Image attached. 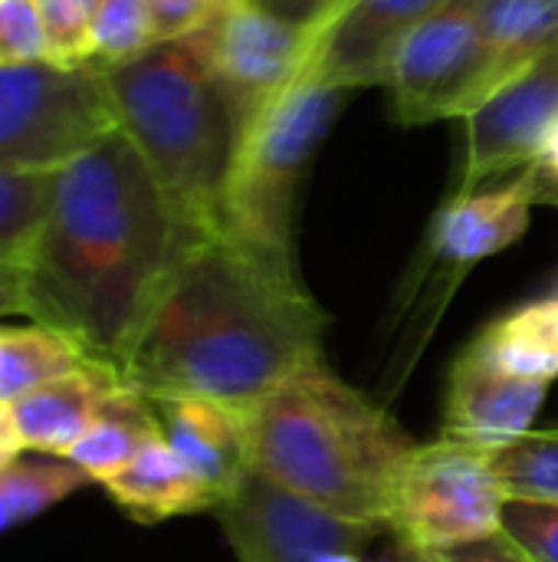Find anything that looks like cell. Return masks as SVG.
Returning a JSON list of instances; mask_svg holds the SVG:
<instances>
[{
  "mask_svg": "<svg viewBox=\"0 0 558 562\" xmlns=\"http://www.w3.org/2000/svg\"><path fill=\"white\" fill-rule=\"evenodd\" d=\"M197 237L115 128L56 171L49 211L20 267L23 316L122 372L148 306Z\"/></svg>",
  "mask_w": 558,
  "mask_h": 562,
  "instance_id": "cell-1",
  "label": "cell"
},
{
  "mask_svg": "<svg viewBox=\"0 0 558 562\" xmlns=\"http://www.w3.org/2000/svg\"><path fill=\"white\" fill-rule=\"evenodd\" d=\"M326 313L224 234L197 237L148 306L122 379L145 398H210L250 412L322 356Z\"/></svg>",
  "mask_w": 558,
  "mask_h": 562,
  "instance_id": "cell-2",
  "label": "cell"
},
{
  "mask_svg": "<svg viewBox=\"0 0 558 562\" xmlns=\"http://www.w3.org/2000/svg\"><path fill=\"white\" fill-rule=\"evenodd\" d=\"M250 471L289 497L388 530L398 474L418 441L385 405L309 362L247 412Z\"/></svg>",
  "mask_w": 558,
  "mask_h": 562,
  "instance_id": "cell-3",
  "label": "cell"
},
{
  "mask_svg": "<svg viewBox=\"0 0 558 562\" xmlns=\"http://www.w3.org/2000/svg\"><path fill=\"white\" fill-rule=\"evenodd\" d=\"M102 72L118 128L135 142L181 221L217 234L234 132L197 33L155 43L145 56Z\"/></svg>",
  "mask_w": 558,
  "mask_h": 562,
  "instance_id": "cell-4",
  "label": "cell"
},
{
  "mask_svg": "<svg viewBox=\"0 0 558 562\" xmlns=\"http://www.w3.org/2000/svg\"><path fill=\"white\" fill-rule=\"evenodd\" d=\"M352 89L303 76L296 89L257 122L230 155L217 234L280 277L299 280L296 204L303 181Z\"/></svg>",
  "mask_w": 558,
  "mask_h": 562,
  "instance_id": "cell-5",
  "label": "cell"
},
{
  "mask_svg": "<svg viewBox=\"0 0 558 562\" xmlns=\"http://www.w3.org/2000/svg\"><path fill=\"white\" fill-rule=\"evenodd\" d=\"M115 128L99 63L0 66V171H59Z\"/></svg>",
  "mask_w": 558,
  "mask_h": 562,
  "instance_id": "cell-6",
  "label": "cell"
},
{
  "mask_svg": "<svg viewBox=\"0 0 558 562\" xmlns=\"http://www.w3.org/2000/svg\"><path fill=\"white\" fill-rule=\"evenodd\" d=\"M197 40L237 145L309 72L319 30L273 13L260 0H227L197 30Z\"/></svg>",
  "mask_w": 558,
  "mask_h": 562,
  "instance_id": "cell-7",
  "label": "cell"
},
{
  "mask_svg": "<svg viewBox=\"0 0 558 562\" xmlns=\"http://www.w3.org/2000/svg\"><path fill=\"white\" fill-rule=\"evenodd\" d=\"M503 504L506 497L497 484L490 451L437 438L418 445L405 461L388 510V530L424 553H447L500 533Z\"/></svg>",
  "mask_w": 558,
  "mask_h": 562,
  "instance_id": "cell-8",
  "label": "cell"
},
{
  "mask_svg": "<svg viewBox=\"0 0 558 562\" xmlns=\"http://www.w3.org/2000/svg\"><path fill=\"white\" fill-rule=\"evenodd\" d=\"M493 0H444L388 66L385 89L401 125L467 119L480 59L487 10Z\"/></svg>",
  "mask_w": 558,
  "mask_h": 562,
  "instance_id": "cell-9",
  "label": "cell"
},
{
  "mask_svg": "<svg viewBox=\"0 0 558 562\" xmlns=\"http://www.w3.org/2000/svg\"><path fill=\"white\" fill-rule=\"evenodd\" d=\"M237 562H378L368 547L378 530L329 517L250 471L214 510Z\"/></svg>",
  "mask_w": 558,
  "mask_h": 562,
  "instance_id": "cell-10",
  "label": "cell"
},
{
  "mask_svg": "<svg viewBox=\"0 0 558 562\" xmlns=\"http://www.w3.org/2000/svg\"><path fill=\"white\" fill-rule=\"evenodd\" d=\"M556 119L558 49H553L464 119V165L454 194L480 191L500 175H520L536 161L539 142Z\"/></svg>",
  "mask_w": 558,
  "mask_h": 562,
  "instance_id": "cell-11",
  "label": "cell"
},
{
  "mask_svg": "<svg viewBox=\"0 0 558 562\" xmlns=\"http://www.w3.org/2000/svg\"><path fill=\"white\" fill-rule=\"evenodd\" d=\"M444 0H345L319 30L309 76L352 92L382 86L408 36Z\"/></svg>",
  "mask_w": 558,
  "mask_h": 562,
  "instance_id": "cell-12",
  "label": "cell"
},
{
  "mask_svg": "<svg viewBox=\"0 0 558 562\" xmlns=\"http://www.w3.org/2000/svg\"><path fill=\"white\" fill-rule=\"evenodd\" d=\"M533 221V201L520 178L503 188L451 194L428 231V270L437 277L441 300L447 303L457 283L480 260L513 247Z\"/></svg>",
  "mask_w": 558,
  "mask_h": 562,
  "instance_id": "cell-13",
  "label": "cell"
},
{
  "mask_svg": "<svg viewBox=\"0 0 558 562\" xmlns=\"http://www.w3.org/2000/svg\"><path fill=\"white\" fill-rule=\"evenodd\" d=\"M546 395V382L510 375L483 359L474 346H467L451 366L441 438L497 451L533 431Z\"/></svg>",
  "mask_w": 558,
  "mask_h": 562,
  "instance_id": "cell-14",
  "label": "cell"
},
{
  "mask_svg": "<svg viewBox=\"0 0 558 562\" xmlns=\"http://www.w3.org/2000/svg\"><path fill=\"white\" fill-rule=\"evenodd\" d=\"M161 438L171 451L204 481L217 497V507L250 474V435L247 412L210 398H148Z\"/></svg>",
  "mask_w": 558,
  "mask_h": 562,
  "instance_id": "cell-15",
  "label": "cell"
},
{
  "mask_svg": "<svg viewBox=\"0 0 558 562\" xmlns=\"http://www.w3.org/2000/svg\"><path fill=\"white\" fill-rule=\"evenodd\" d=\"M125 385L122 372L109 362L89 359L69 375H59L13 402L16 428L26 454L66 458L69 448L95 425L112 395Z\"/></svg>",
  "mask_w": 558,
  "mask_h": 562,
  "instance_id": "cell-16",
  "label": "cell"
},
{
  "mask_svg": "<svg viewBox=\"0 0 558 562\" xmlns=\"http://www.w3.org/2000/svg\"><path fill=\"white\" fill-rule=\"evenodd\" d=\"M112 504L138 524H161L191 514H214L217 497L204 481L171 451L164 438H155L138 458L115 477L99 484Z\"/></svg>",
  "mask_w": 558,
  "mask_h": 562,
  "instance_id": "cell-17",
  "label": "cell"
},
{
  "mask_svg": "<svg viewBox=\"0 0 558 562\" xmlns=\"http://www.w3.org/2000/svg\"><path fill=\"white\" fill-rule=\"evenodd\" d=\"M553 49H558V0H493L487 10L483 59L470 112Z\"/></svg>",
  "mask_w": 558,
  "mask_h": 562,
  "instance_id": "cell-18",
  "label": "cell"
},
{
  "mask_svg": "<svg viewBox=\"0 0 558 562\" xmlns=\"http://www.w3.org/2000/svg\"><path fill=\"white\" fill-rule=\"evenodd\" d=\"M155 438H161V425L151 402L125 382L95 418V425L69 448L66 461L76 464L92 484H105Z\"/></svg>",
  "mask_w": 558,
  "mask_h": 562,
  "instance_id": "cell-19",
  "label": "cell"
},
{
  "mask_svg": "<svg viewBox=\"0 0 558 562\" xmlns=\"http://www.w3.org/2000/svg\"><path fill=\"white\" fill-rule=\"evenodd\" d=\"M470 346L510 375L553 385L558 379L556 296L510 310L506 316L493 319Z\"/></svg>",
  "mask_w": 558,
  "mask_h": 562,
  "instance_id": "cell-20",
  "label": "cell"
},
{
  "mask_svg": "<svg viewBox=\"0 0 558 562\" xmlns=\"http://www.w3.org/2000/svg\"><path fill=\"white\" fill-rule=\"evenodd\" d=\"M92 356L72 342L69 336L30 323V326H3L0 333V398L16 402L33 389L76 372Z\"/></svg>",
  "mask_w": 558,
  "mask_h": 562,
  "instance_id": "cell-21",
  "label": "cell"
},
{
  "mask_svg": "<svg viewBox=\"0 0 558 562\" xmlns=\"http://www.w3.org/2000/svg\"><path fill=\"white\" fill-rule=\"evenodd\" d=\"M89 484L92 481L66 458H20L7 471H0V501L10 514V524L23 527Z\"/></svg>",
  "mask_w": 558,
  "mask_h": 562,
  "instance_id": "cell-22",
  "label": "cell"
},
{
  "mask_svg": "<svg viewBox=\"0 0 558 562\" xmlns=\"http://www.w3.org/2000/svg\"><path fill=\"white\" fill-rule=\"evenodd\" d=\"M490 464L506 501L558 504V425L490 451Z\"/></svg>",
  "mask_w": 558,
  "mask_h": 562,
  "instance_id": "cell-23",
  "label": "cell"
},
{
  "mask_svg": "<svg viewBox=\"0 0 558 562\" xmlns=\"http://www.w3.org/2000/svg\"><path fill=\"white\" fill-rule=\"evenodd\" d=\"M56 171H0V267H23L49 211Z\"/></svg>",
  "mask_w": 558,
  "mask_h": 562,
  "instance_id": "cell-24",
  "label": "cell"
},
{
  "mask_svg": "<svg viewBox=\"0 0 558 562\" xmlns=\"http://www.w3.org/2000/svg\"><path fill=\"white\" fill-rule=\"evenodd\" d=\"M46 63L72 69L95 63V0H33Z\"/></svg>",
  "mask_w": 558,
  "mask_h": 562,
  "instance_id": "cell-25",
  "label": "cell"
},
{
  "mask_svg": "<svg viewBox=\"0 0 558 562\" xmlns=\"http://www.w3.org/2000/svg\"><path fill=\"white\" fill-rule=\"evenodd\" d=\"M158 43L145 0H95V63L122 66Z\"/></svg>",
  "mask_w": 558,
  "mask_h": 562,
  "instance_id": "cell-26",
  "label": "cell"
},
{
  "mask_svg": "<svg viewBox=\"0 0 558 562\" xmlns=\"http://www.w3.org/2000/svg\"><path fill=\"white\" fill-rule=\"evenodd\" d=\"M500 530L533 562H558V504L506 501Z\"/></svg>",
  "mask_w": 558,
  "mask_h": 562,
  "instance_id": "cell-27",
  "label": "cell"
},
{
  "mask_svg": "<svg viewBox=\"0 0 558 562\" xmlns=\"http://www.w3.org/2000/svg\"><path fill=\"white\" fill-rule=\"evenodd\" d=\"M46 63V40L33 0H0V66Z\"/></svg>",
  "mask_w": 558,
  "mask_h": 562,
  "instance_id": "cell-28",
  "label": "cell"
},
{
  "mask_svg": "<svg viewBox=\"0 0 558 562\" xmlns=\"http://www.w3.org/2000/svg\"><path fill=\"white\" fill-rule=\"evenodd\" d=\"M158 43L181 40L207 26L227 0H145Z\"/></svg>",
  "mask_w": 558,
  "mask_h": 562,
  "instance_id": "cell-29",
  "label": "cell"
},
{
  "mask_svg": "<svg viewBox=\"0 0 558 562\" xmlns=\"http://www.w3.org/2000/svg\"><path fill=\"white\" fill-rule=\"evenodd\" d=\"M441 562H533L503 530L487 537V540H477V543H464V547H454L447 553H437Z\"/></svg>",
  "mask_w": 558,
  "mask_h": 562,
  "instance_id": "cell-30",
  "label": "cell"
},
{
  "mask_svg": "<svg viewBox=\"0 0 558 562\" xmlns=\"http://www.w3.org/2000/svg\"><path fill=\"white\" fill-rule=\"evenodd\" d=\"M260 3L309 30H322L345 7V0H260Z\"/></svg>",
  "mask_w": 558,
  "mask_h": 562,
  "instance_id": "cell-31",
  "label": "cell"
},
{
  "mask_svg": "<svg viewBox=\"0 0 558 562\" xmlns=\"http://www.w3.org/2000/svg\"><path fill=\"white\" fill-rule=\"evenodd\" d=\"M26 454V445L20 438V428H16V415H13V405L0 398V471H7L13 461H20Z\"/></svg>",
  "mask_w": 558,
  "mask_h": 562,
  "instance_id": "cell-32",
  "label": "cell"
},
{
  "mask_svg": "<svg viewBox=\"0 0 558 562\" xmlns=\"http://www.w3.org/2000/svg\"><path fill=\"white\" fill-rule=\"evenodd\" d=\"M23 270L20 267H0V319L3 316H23Z\"/></svg>",
  "mask_w": 558,
  "mask_h": 562,
  "instance_id": "cell-33",
  "label": "cell"
},
{
  "mask_svg": "<svg viewBox=\"0 0 558 562\" xmlns=\"http://www.w3.org/2000/svg\"><path fill=\"white\" fill-rule=\"evenodd\" d=\"M526 168H533L536 178H543V181L558 188V119L546 128V135L539 142V151H536V161L526 165Z\"/></svg>",
  "mask_w": 558,
  "mask_h": 562,
  "instance_id": "cell-34",
  "label": "cell"
},
{
  "mask_svg": "<svg viewBox=\"0 0 558 562\" xmlns=\"http://www.w3.org/2000/svg\"><path fill=\"white\" fill-rule=\"evenodd\" d=\"M516 178H520L523 191L529 194L533 207H536V204H543V207H558V188L556 184H549V181H543V178H536L533 168H523Z\"/></svg>",
  "mask_w": 558,
  "mask_h": 562,
  "instance_id": "cell-35",
  "label": "cell"
},
{
  "mask_svg": "<svg viewBox=\"0 0 558 562\" xmlns=\"http://www.w3.org/2000/svg\"><path fill=\"white\" fill-rule=\"evenodd\" d=\"M378 562H441V560H437V553H424V550H418V547H411V543H405V540L391 537L388 550L378 557Z\"/></svg>",
  "mask_w": 558,
  "mask_h": 562,
  "instance_id": "cell-36",
  "label": "cell"
},
{
  "mask_svg": "<svg viewBox=\"0 0 558 562\" xmlns=\"http://www.w3.org/2000/svg\"><path fill=\"white\" fill-rule=\"evenodd\" d=\"M7 530H13V524H10V514H7V507H3V501H0V537H3Z\"/></svg>",
  "mask_w": 558,
  "mask_h": 562,
  "instance_id": "cell-37",
  "label": "cell"
},
{
  "mask_svg": "<svg viewBox=\"0 0 558 562\" xmlns=\"http://www.w3.org/2000/svg\"><path fill=\"white\" fill-rule=\"evenodd\" d=\"M556 310H558V293H556Z\"/></svg>",
  "mask_w": 558,
  "mask_h": 562,
  "instance_id": "cell-38",
  "label": "cell"
},
{
  "mask_svg": "<svg viewBox=\"0 0 558 562\" xmlns=\"http://www.w3.org/2000/svg\"><path fill=\"white\" fill-rule=\"evenodd\" d=\"M0 333H3V326H0Z\"/></svg>",
  "mask_w": 558,
  "mask_h": 562,
  "instance_id": "cell-39",
  "label": "cell"
}]
</instances>
